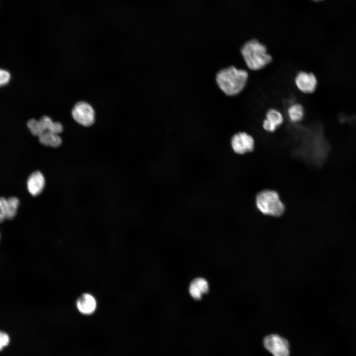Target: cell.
<instances>
[{"label": "cell", "mask_w": 356, "mask_h": 356, "mask_svg": "<svg viewBox=\"0 0 356 356\" xmlns=\"http://www.w3.org/2000/svg\"><path fill=\"white\" fill-rule=\"evenodd\" d=\"M248 77L246 70L231 66L219 71L216 76V81L218 86L224 94L234 96L240 93L245 88Z\"/></svg>", "instance_id": "6da1fadb"}, {"label": "cell", "mask_w": 356, "mask_h": 356, "mask_svg": "<svg viewBox=\"0 0 356 356\" xmlns=\"http://www.w3.org/2000/svg\"><path fill=\"white\" fill-rule=\"evenodd\" d=\"M240 52L246 66L253 71L263 69L272 60L271 55L267 52L266 46L255 39L245 43Z\"/></svg>", "instance_id": "7a4b0ae2"}, {"label": "cell", "mask_w": 356, "mask_h": 356, "mask_svg": "<svg viewBox=\"0 0 356 356\" xmlns=\"http://www.w3.org/2000/svg\"><path fill=\"white\" fill-rule=\"evenodd\" d=\"M255 203L257 209L265 215L278 217L285 211V206L278 193L273 190L260 191L256 197Z\"/></svg>", "instance_id": "3957f363"}, {"label": "cell", "mask_w": 356, "mask_h": 356, "mask_svg": "<svg viewBox=\"0 0 356 356\" xmlns=\"http://www.w3.org/2000/svg\"><path fill=\"white\" fill-rule=\"evenodd\" d=\"M265 349L273 356H289V344L284 338L277 334H270L263 340Z\"/></svg>", "instance_id": "277c9868"}, {"label": "cell", "mask_w": 356, "mask_h": 356, "mask_svg": "<svg viewBox=\"0 0 356 356\" xmlns=\"http://www.w3.org/2000/svg\"><path fill=\"white\" fill-rule=\"evenodd\" d=\"M72 115L77 123L85 127L90 126L94 122V110L89 103L85 101H79L75 105Z\"/></svg>", "instance_id": "5b68a950"}, {"label": "cell", "mask_w": 356, "mask_h": 356, "mask_svg": "<svg viewBox=\"0 0 356 356\" xmlns=\"http://www.w3.org/2000/svg\"><path fill=\"white\" fill-rule=\"evenodd\" d=\"M230 144L235 153L238 154H244L253 150L255 141L250 134L246 132H241L232 136Z\"/></svg>", "instance_id": "8992f818"}, {"label": "cell", "mask_w": 356, "mask_h": 356, "mask_svg": "<svg viewBox=\"0 0 356 356\" xmlns=\"http://www.w3.org/2000/svg\"><path fill=\"white\" fill-rule=\"evenodd\" d=\"M294 82L298 89L304 93H312L317 85L315 75L312 72L306 71L299 72L295 77Z\"/></svg>", "instance_id": "52a82bcc"}, {"label": "cell", "mask_w": 356, "mask_h": 356, "mask_svg": "<svg viewBox=\"0 0 356 356\" xmlns=\"http://www.w3.org/2000/svg\"><path fill=\"white\" fill-rule=\"evenodd\" d=\"M283 122V117L280 111L275 108H270L266 113L263 122V127L268 132H274Z\"/></svg>", "instance_id": "ba28073f"}, {"label": "cell", "mask_w": 356, "mask_h": 356, "mask_svg": "<svg viewBox=\"0 0 356 356\" xmlns=\"http://www.w3.org/2000/svg\"><path fill=\"white\" fill-rule=\"evenodd\" d=\"M45 179L43 175L39 171L32 173L28 178L27 186L29 193L37 196L40 194L44 189Z\"/></svg>", "instance_id": "9c48e42d"}, {"label": "cell", "mask_w": 356, "mask_h": 356, "mask_svg": "<svg viewBox=\"0 0 356 356\" xmlns=\"http://www.w3.org/2000/svg\"><path fill=\"white\" fill-rule=\"evenodd\" d=\"M76 305L79 311L84 314L93 313L96 308V301L93 296L85 293L77 300Z\"/></svg>", "instance_id": "30bf717a"}, {"label": "cell", "mask_w": 356, "mask_h": 356, "mask_svg": "<svg viewBox=\"0 0 356 356\" xmlns=\"http://www.w3.org/2000/svg\"><path fill=\"white\" fill-rule=\"evenodd\" d=\"M209 286L204 278H197L190 283L189 291L191 297L195 300H200L204 294L208 293Z\"/></svg>", "instance_id": "8fae6325"}, {"label": "cell", "mask_w": 356, "mask_h": 356, "mask_svg": "<svg viewBox=\"0 0 356 356\" xmlns=\"http://www.w3.org/2000/svg\"><path fill=\"white\" fill-rule=\"evenodd\" d=\"M38 137L40 142L46 146L57 147L62 143V139L58 134L49 131L43 133Z\"/></svg>", "instance_id": "7c38bea8"}, {"label": "cell", "mask_w": 356, "mask_h": 356, "mask_svg": "<svg viewBox=\"0 0 356 356\" xmlns=\"http://www.w3.org/2000/svg\"><path fill=\"white\" fill-rule=\"evenodd\" d=\"M287 114L289 119L292 122H299L304 117V108L300 103H293L288 107Z\"/></svg>", "instance_id": "4fadbf2b"}, {"label": "cell", "mask_w": 356, "mask_h": 356, "mask_svg": "<svg viewBox=\"0 0 356 356\" xmlns=\"http://www.w3.org/2000/svg\"><path fill=\"white\" fill-rule=\"evenodd\" d=\"M19 201L17 198L11 197L7 199V219H12L16 214Z\"/></svg>", "instance_id": "5bb4252c"}, {"label": "cell", "mask_w": 356, "mask_h": 356, "mask_svg": "<svg viewBox=\"0 0 356 356\" xmlns=\"http://www.w3.org/2000/svg\"><path fill=\"white\" fill-rule=\"evenodd\" d=\"M27 127L31 133L34 135L39 136L43 133L39 120L30 119L27 122Z\"/></svg>", "instance_id": "9a60e30c"}, {"label": "cell", "mask_w": 356, "mask_h": 356, "mask_svg": "<svg viewBox=\"0 0 356 356\" xmlns=\"http://www.w3.org/2000/svg\"><path fill=\"white\" fill-rule=\"evenodd\" d=\"M7 219V199L0 197V222Z\"/></svg>", "instance_id": "2e32d148"}, {"label": "cell", "mask_w": 356, "mask_h": 356, "mask_svg": "<svg viewBox=\"0 0 356 356\" xmlns=\"http://www.w3.org/2000/svg\"><path fill=\"white\" fill-rule=\"evenodd\" d=\"M39 121L43 133L48 131L53 123L51 119L47 116H43Z\"/></svg>", "instance_id": "e0dca14e"}, {"label": "cell", "mask_w": 356, "mask_h": 356, "mask_svg": "<svg viewBox=\"0 0 356 356\" xmlns=\"http://www.w3.org/2000/svg\"><path fill=\"white\" fill-rule=\"evenodd\" d=\"M10 79L9 73L4 70L0 69V85H3L8 83Z\"/></svg>", "instance_id": "ac0fdd59"}, {"label": "cell", "mask_w": 356, "mask_h": 356, "mask_svg": "<svg viewBox=\"0 0 356 356\" xmlns=\"http://www.w3.org/2000/svg\"><path fill=\"white\" fill-rule=\"evenodd\" d=\"M9 342L8 335L4 332L0 331V351L7 346Z\"/></svg>", "instance_id": "d6986e66"}, {"label": "cell", "mask_w": 356, "mask_h": 356, "mask_svg": "<svg viewBox=\"0 0 356 356\" xmlns=\"http://www.w3.org/2000/svg\"><path fill=\"white\" fill-rule=\"evenodd\" d=\"M63 131V126L61 124L57 122H53L48 131L55 134H59Z\"/></svg>", "instance_id": "ffe728a7"}, {"label": "cell", "mask_w": 356, "mask_h": 356, "mask_svg": "<svg viewBox=\"0 0 356 356\" xmlns=\"http://www.w3.org/2000/svg\"><path fill=\"white\" fill-rule=\"evenodd\" d=\"M314 0V1H320V0Z\"/></svg>", "instance_id": "44dd1931"}, {"label": "cell", "mask_w": 356, "mask_h": 356, "mask_svg": "<svg viewBox=\"0 0 356 356\" xmlns=\"http://www.w3.org/2000/svg\"></svg>", "instance_id": "7402d4cb"}]
</instances>
